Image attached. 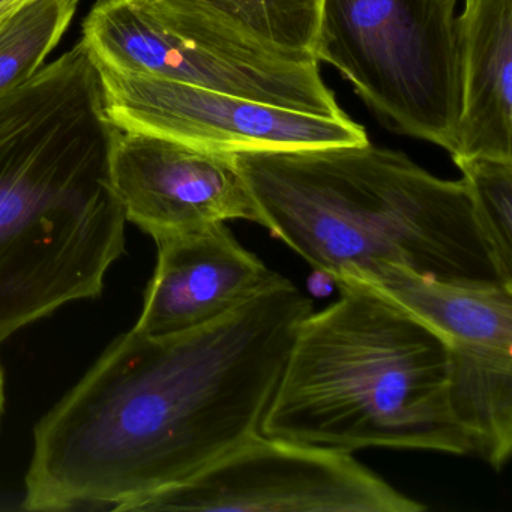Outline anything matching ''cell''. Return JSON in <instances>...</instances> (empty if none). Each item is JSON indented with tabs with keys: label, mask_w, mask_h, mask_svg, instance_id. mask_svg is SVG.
<instances>
[{
	"label": "cell",
	"mask_w": 512,
	"mask_h": 512,
	"mask_svg": "<svg viewBox=\"0 0 512 512\" xmlns=\"http://www.w3.org/2000/svg\"><path fill=\"white\" fill-rule=\"evenodd\" d=\"M311 313L281 277L200 328L121 335L35 428L23 508L131 511L205 472L260 433Z\"/></svg>",
	"instance_id": "cell-1"
},
{
	"label": "cell",
	"mask_w": 512,
	"mask_h": 512,
	"mask_svg": "<svg viewBox=\"0 0 512 512\" xmlns=\"http://www.w3.org/2000/svg\"><path fill=\"white\" fill-rule=\"evenodd\" d=\"M119 133L82 41L0 95V343L103 292L125 248L110 179Z\"/></svg>",
	"instance_id": "cell-2"
},
{
	"label": "cell",
	"mask_w": 512,
	"mask_h": 512,
	"mask_svg": "<svg viewBox=\"0 0 512 512\" xmlns=\"http://www.w3.org/2000/svg\"><path fill=\"white\" fill-rule=\"evenodd\" d=\"M233 158L256 223L331 280L347 269L394 263L448 283L512 289L463 179L437 178L370 140Z\"/></svg>",
	"instance_id": "cell-3"
},
{
	"label": "cell",
	"mask_w": 512,
	"mask_h": 512,
	"mask_svg": "<svg viewBox=\"0 0 512 512\" xmlns=\"http://www.w3.org/2000/svg\"><path fill=\"white\" fill-rule=\"evenodd\" d=\"M296 331L260 434L353 452L472 454L449 398V350L427 323L349 274Z\"/></svg>",
	"instance_id": "cell-4"
},
{
	"label": "cell",
	"mask_w": 512,
	"mask_h": 512,
	"mask_svg": "<svg viewBox=\"0 0 512 512\" xmlns=\"http://www.w3.org/2000/svg\"><path fill=\"white\" fill-rule=\"evenodd\" d=\"M460 0H323L316 61L404 136L454 155L461 112Z\"/></svg>",
	"instance_id": "cell-5"
},
{
	"label": "cell",
	"mask_w": 512,
	"mask_h": 512,
	"mask_svg": "<svg viewBox=\"0 0 512 512\" xmlns=\"http://www.w3.org/2000/svg\"><path fill=\"white\" fill-rule=\"evenodd\" d=\"M352 452L256 434L196 478L131 511L421 512Z\"/></svg>",
	"instance_id": "cell-6"
},
{
	"label": "cell",
	"mask_w": 512,
	"mask_h": 512,
	"mask_svg": "<svg viewBox=\"0 0 512 512\" xmlns=\"http://www.w3.org/2000/svg\"><path fill=\"white\" fill-rule=\"evenodd\" d=\"M97 68L107 116L121 131L154 134L223 154L370 140L364 127L350 118L307 115L199 86Z\"/></svg>",
	"instance_id": "cell-7"
},
{
	"label": "cell",
	"mask_w": 512,
	"mask_h": 512,
	"mask_svg": "<svg viewBox=\"0 0 512 512\" xmlns=\"http://www.w3.org/2000/svg\"><path fill=\"white\" fill-rule=\"evenodd\" d=\"M80 41L95 65L119 73L199 86L307 115L349 118L323 80L320 64L260 68L217 58L158 26L139 0H95Z\"/></svg>",
	"instance_id": "cell-8"
},
{
	"label": "cell",
	"mask_w": 512,
	"mask_h": 512,
	"mask_svg": "<svg viewBox=\"0 0 512 512\" xmlns=\"http://www.w3.org/2000/svg\"><path fill=\"white\" fill-rule=\"evenodd\" d=\"M110 179L125 220L154 239L229 220L256 223L253 200L233 154L121 131L110 157Z\"/></svg>",
	"instance_id": "cell-9"
},
{
	"label": "cell",
	"mask_w": 512,
	"mask_h": 512,
	"mask_svg": "<svg viewBox=\"0 0 512 512\" xmlns=\"http://www.w3.org/2000/svg\"><path fill=\"white\" fill-rule=\"evenodd\" d=\"M155 242L157 268L134 326L142 334L161 337L208 325L283 277L242 247L226 223Z\"/></svg>",
	"instance_id": "cell-10"
},
{
	"label": "cell",
	"mask_w": 512,
	"mask_h": 512,
	"mask_svg": "<svg viewBox=\"0 0 512 512\" xmlns=\"http://www.w3.org/2000/svg\"><path fill=\"white\" fill-rule=\"evenodd\" d=\"M323 0H139L149 19L217 58L260 68L319 64Z\"/></svg>",
	"instance_id": "cell-11"
},
{
	"label": "cell",
	"mask_w": 512,
	"mask_h": 512,
	"mask_svg": "<svg viewBox=\"0 0 512 512\" xmlns=\"http://www.w3.org/2000/svg\"><path fill=\"white\" fill-rule=\"evenodd\" d=\"M461 112L452 160L512 161V0H464Z\"/></svg>",
	"instance_id": "cell-12"
},
{
	"label": "cell",
	"mask_w": 512,
	"mask_h": 512,
	"mask_svg": "<svg viewBox=\"0 0 512 512\" xmlns=\"http://www.w3.org/2000/svg\"><path fill=\"white\" fill-rule=\"evenodd\" d=\"M341 274L358 278L427 323L448 347L512 350V289L509 287L448 283L394 263H374Z\"/></svg>",
	"instance_id": "cell-13"
},
{
	"label": "cell",
	"mask_w": 512,
	"mask_h": 512,
	"mask_svg": "<svg viewBox=\"0 0 512 512\" xmlns=\"http://www.w3.org/2000/svg\"><path fill=\"white\" fill-rule=\"evenodd\" d=\"M80 0H28L0 22V95L28 82L70 28Z\"/></svg>",
	"instance_id": "cell-14"
},
{
	"label": "cell",
	"mask_w": 512,
	"mask_h": 512,
	"mask_svg": "<svg viewBox=\"0 0 512 512\" xmlns=\"http://www.w3.org/2000/svg\"><path fill=\"white\" fill-rule=\"evenodd\" d=\"M503 280L512 286V161L455 160Z\"/></svg>",
	"instance_id": "cell-15"
},
{
	"label": "cell",
	"mask_w": 512,
	"mask_h": 512,
	"mask_svg": "<svg viewBox=\"0 0 512 512\" xmlns=\"http://www.w3.org/2000/svg\"><path fill=\"white\" fill-rule=\"evenodd\" d=\"M28 0H0V13L11 14Z\"/></svg>",
	"instance_id": "cell-16"
},
{
	"label": "cell",
	"mask_w": 512,
	"mask_h": 512,
	"mask_svg": "<svg viewBox=\"0 0 512 512\" xmlns=\"http://www.w3.org/2000/svg\"><path fill=\"white\" fill-rule=\"evenodd\" d=\"M4 403V373H2V368H0V418H2V413H4Z\"/></svg>",
	"instance_id": "cell-17"
},
{
	"label": "cell",
	"mask_w": 512,
	"mask_h": 512,
	"mask_svg": "<svg viewBox=\"0 0 512 512\" xmlns=\"http://www.w3.org/2000/svg\"><path fill=\"white\" fill-rule=\"evenodd\" d=\"M8 16H10V14L0 13V22H2V20H4L5 17H8Z\"/></svg>",
	"instance_id": "cell-18"
}]
</instances>
